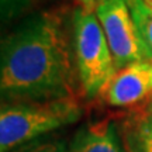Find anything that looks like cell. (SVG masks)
<instances>
[{
	"mask_svg": "<svg viewBox=\"0 0 152 152\" xmlns=\"http://www.w3.org/2000/svg\"><path fill=\"white\" fill-rule=\"evenodd\" d=\"M0 89L7 103L75 97L72 55L59 16L35 14L7 35L1 44Z\"/></svg>",
	"mask_w": 152,
	"mask_h": 152,
	"instance_id": "cell-1",
	"label": "cell"
},
{
	"mask_svg": "<svg viewBox=\"0 0 152 152\" xmlns=\"http://www.w3.org/2000/svg\"><path fill=\"white\" fill-rule=\"evenodd\" d=\"M80 106L75 97L3 103L0 111V152H10L51 131L76 123Z\"/></svg>",
	"mask_w": 152,
	"mask_h": 152,
	"instance_id": "cell-2",
	"label": "cell"
},
{
	"mask_svg": "<svg viewBox=\"0 0 152 152\" xmlns=\"http://www.w3.org/2000/svg\"><path fill=\"white\" fill-rule=\"evenodd\" d=\"M73 45L77 77L86 97L99 96L115 73L111 49L94 11L77 7L73 13Z\"/></svg>",
	"mask_w": 152,
	"mask_h": 152,
	"instance_id": "cell-3",
	"label": "cell"
},
{
	"mask_svg": "<svg viewBox=\"0 0 152 152\" xmlns=\"http://www.w3.org/2000/svg\"><path fill=\"white\" fill-rule=\"evenodd\" d=\"M111 49L115 68L152 58L142 42L125 0H107L96 10Z\"/></svg>",
	"mask_w": 152,
	"mask_h": 152,
	"instance_id": "cell-4",
	"label": "cell"
},
{
	"mask_svg": "<svg viewBox=\"0 0 152 152\" xmlns=\"http://www.w3.org/2000/svg\"><path fill=\"white\" fill-rule=\"evenodd\" d=\"M117 109H132L152 102V58L128 64L115 71L99 94Z\"/></svg>",
	"mask_w": 152,
	"mask_h": 152,
	"instance_id": "cell-5",
	"label": "cell"
},
{
	"mask_svg": "<svg viewBox=\"0 0 152 152\" xmlns=\"http://www.w3.org/2000/svg\"><path fill=\"white\" fill-rule=\"evenodd\" d=\"M69 152H128L113 121L104 118L76 131Z\"/></svg>",
	"mask_w": 152,
	"mask_h": 152,
	"instance_id": "cell-6",
	"label": "cell"
},
{
	"mask_svg": "<svg viewBox=\"0 0 152 152\" xmlns=\"http://www.w3.org/2000/svg\"><path fill=\"white\" fill-rule=\"evenodd\" d=\"M124 144L128 152H152V111L134 114L124 125Z\"/></svg>",
	"mask_w": 152,
	"mask_h": 152,
	"instance_id": "cell-7",
	"label": "cell"
},
{
	"mask_svg": "<svg viewBox=\"0 0 152 152\" xmlns=\"http://www.w3.org/2000/svg\"><path fill=\"white\" fill-rule=\"evenodd\" d=\"M142 42L152 56V9L144 0H125Z\"/></svg>",
	"mask_w": 152,
	"mask_h": 152,
	"instance_id": "cell-8",
	"label": "cell"
},
{
	"mask_svg": "<svg viewBox=\"0 0 152 152\" xmlns=\"http://www.w3.org/2000/svg\"><path fill=\"white\" fill-rule=\"evenodd\" d=\"M10 152H69V145L59 138H38Z\"/></svg>",
	"mask_w": 152,
	"mask_h": 152,
	"instance_id": "cell-9",
	"label": "cell"
},
{
	"mask_svg": "<svg viewBox=\"0 0 152 152\" xmlns=\"http://www.w3.org/2000/svg\"><path fill=\"white\" fill-rule=\"evenodd\" d=\"M104 1H107V0H79L80 7H83L85 10L94 11V13H96V10L103 4Z\"/></svg>",
	"mask_w": 152,
	"mask_h": 152,
	"instance_id": "cell-10",
	"label": "cell"
},
{
	"mask_svg": "<svg viewBox=\"0 0 152 152\" xmlns=\"http://www.w3.org/2000/svg\"><path fill=\"white\" fill-rule=\"evenodd\" d=\"M144 1H145V3H147V4L152 9V0H144Z\"/></svg>",
	"mask_w": 152,
	"mask_h": 152,
	"instance_id": "cell-11",
	"label": "cell"
},
{
	"mask_svg": "<svg viewBox=\"0 0 152 152\" xmlns=\"http://www.w3.org/2000/svg\"><path fill=\"white\" fill-rule=\"evenodd\" d=\"M149 106H151V107H149V110H151V111H152V102H151V103H149Z\"/></svg>",
	"mask_w": 152,
	"mask_h": 152,
	"instance_id": "cell-12",
	"label": "cell"
}]
</instances>
